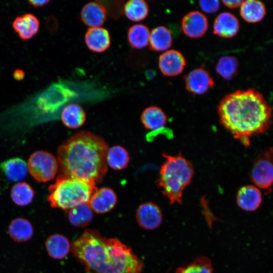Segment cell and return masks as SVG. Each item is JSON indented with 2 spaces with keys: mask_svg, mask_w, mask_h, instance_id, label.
<instances>
[{
  "mask_svg": "<svg viewBox=\"0 0 273 273\" xmlns=\"http://www.w3.org/2000/svg\"><path fill=\"white\" fill-rule=\"evenodd\" d=\"M240 24L238 18L229 12H222L215 18L213 32L220 37L231 38L239 31Z\"/></svg>",
  "mask_w": 273,
  "mask_h": 273,
  "instance_id": "obj_18",
  "label": "cell"
},
{
  "mask_svg": "<svg viewBox=\"0 0 273 273\" xmlns=\"http://www.w3.org/2000/svg\"><path fill=\"white\" fill-rule=\"evenodd\" d=\"M123 11L128 19L133 22H140L148 16L149 7L145 1L130 0L124 5Z\"/></svg>",
  "mask_w": 273,
  "mask_h": 273,
  "instance_id": "obj_29",
  "label": "cell"
},
{
  "mask_svg": "<svg viewBox=\"0 0 273 273\" xmlns=\"http://www.w3.org/2000/svg\"><path fill=\"white\" fill-rule=\"evenodd\" d=\"M96 185L62 174L49 187L48 201L51 207L66 211L81 204L88 203L93 194L98 189Z\"/></svg>",
  "mask_w": 273,
  "mask_h": 273,
  "instance_id": "obj_5",
  "label": "cell"
},
{
  "mask_svg": "<svg viewBox=\"0 0 273 273\" xmlns=\"http://www.w3.org/2000/svg\"><path fill=\"white\" fill-rule=\"evenodd\" d=\"M24 76L25 73L22 69H16L13 73L14 79L18 81L22 80L24 78Z\"/></svg>",
  "mask_w": 273,
  "mask_h": 273,
  "instance_id": "obj_36",
  "label": "cell"
},
{
  "mask_svg": "<svg viewBox=\"0 0 273 273\" xmlns=\"http://www.w3.org/2000/svg\"><path fill=\"white\" fill-rule=\"evenodd\" d=\"M272 150L265 151L255 163L250 174L252 181L258 188L271 191L273 180Z\"/></svg>",
  "mask_w": 273,
  "mask_h": 273,
  "instance_id": "obj_7",
  "label": "cell"
},
{
  "mask_svg": "<svg viewBox=\"0 0 273 273\" xmlns=\"http://www.w3.org/2000/svg\"><path fill=\"white\" fill-rule=\"evenodd\" d=\"M239 62L234 56H224L220 57L216 66V71L222 78L231 80L238 73Z\"/></svg>",
  "mask_w": 273,
  "mask_h": 273,
  "instance_id": "obj_31",
  "label": "cell"
},
{
  "mask_svg": "<svg viewBox=\"0 0 273 273\" xmlns=\"http://www.w3.org/2000/svg\"><path fill=\"white\" fill-rule=\"evenodd\" d=\"M107 14L104 5L98 2H92L83 7L80 17L83 23L89 28L100 27L106 22Z\"/></svg>",
  "mask_w": 273,
  "mask_h": 273,
  "instance_id": "obj_14",
  "label": "cell"
},
{
  "mask_svg": "<svg viewBox=\"0 0 273 273\" xmlns=\"http://www.w3.org/2000/svg\"><path fill=\"white\" fill-rule=\"evenodd\" d=\"M74 96L75 93L67 87L55 83L41 95L38 106L44 112H53Z\"/></svg>",
  "mask_w": 273,
  "mask_h": 273,
  "instance_id": "obj_8",
  "label": "cell"
},
{
  "mask_svg": "<svg viewBox=\"0 0 273 273\" xmlns=\"http://www.w3.org/2000/svg\"><path fill=\"white\" fill-rule=\"evenodd\" d=\"M201 9L205 13L212 14L218 11L220 6L219 1H200L199 2Z\"/></svg>",
  "mask_w": 273,
  "mask_h": 273,
  "instance_id": "obj_33",
  "label": "cell"
},
{
  "mask_svg": "<svg viewBox=\"0 0 273 273\" xmlns=\"http://www.w3.org/2000/svg\"><path fill=\"white\" fill-rule=\"evenodd\" d=\"M28 171L37 181L47 182L53 179L58 169L57 159L51 153L42 150L32 153L28 161Z\"/></svg>",
  "mask_w": 273,
  "mask_h": 273,
  "instance_id": "obj_6",
  "label": "cell"
},
{
  "mask_svg": "<svg viewBox=\"0 0 273 273\" xmlns=\"http://www.w3.org/2000/svg\"><path fill=\"white\" fill-rule=\"evenodd\" d=\"M48 254L53 258H64L71 250V244L64 235L54 234L50 236L45 243Z\"/></svg>",
  "mask_w": 273,
  "mask_h": 273,
  "instance_id": "obj_20",
  "label": "cell"
},
{
  "mask_svg": "<svg viewBox=\"0 0 273 273\" xmlns=\"http://www.w3.org/2000/svg\"><path fill=\"white\" fill-rule=\"evenodd\" d=\"M150 32L149 28L142 24H134L127 31V40L130 46L142 49L149 44Z\"/></svg>",
  "mask_w": 273,
  "mask_h": 273,
  "instance_id": "obj_27",
  "label": "cell"
},
{
  "mask_svg": "<svg viewBox=\"0 0 273 273\" xmlns=\"http://www.w3.org/2000/svg\"><path fill=\"white\" fill-rule=\"evenodd\" d=\"M237 203L242 209L253 211L257 209L262 201V194L257 187L246 185L241 187L237 195Z\"/></svg>",
  "mask_w": 273,
  "mask_h": 273,
  "instance_id": "obj_15",
  "label": "cell"
},
{
  "mask_svg": "<svg viewBox=\"0 0 273 273\" xmlns=\"http://www.w3.org/2000/svg\"><path fill=\"white\" fill-rule=\"evenodd\" d=\"M117 197L115 192L108 187L97 190L92 195L88 204L92 210L98 214L110 211L115 206Z\"/></svg>",
  "mask_w": 273,
  "mask_h": 273,
  "instance_id": "obj_13",
  "label": "cell"
},
{
  "mask_svg": "<svg viewBox=\"0 0 273 273\" xmlns=\"http://www.w3.org/2000/svg\"><path fill=\"white\" fill-rule=\"evenodd\" d=\"M163 156L165 161L160 169L158 185L170 204H180L184 191L194 174L193 166L180 153L176 156L163 153Z\"/></svg>",
  "mask_w": 273,
  "mask_h": 273,
  "instance_id": "obj_4",
  "label": "cell"
},
{
  "mask_svg": "<svg viewBox=\"0 0 273 273\" xmlns=\"http://www.w3.org/2000/svg\"><path fill=\"white\" fill-rule=\"evenodd\" d=\"M186 65L185 57L176 50L167 51L159 58V69L163 75L167 76H175L181 74Z\"/></svg>",
  "mask_w": 273,
  "mask_h": 273,
  "instance_id": "obj_11",
  "label": "cell"
},
{
  "mask_svg": "<svg viewBox=\"0 0 273 273\" xmlns=\"http://www.w3.org/2000/svg\"><path fill=\"white\" fill-rule=\"evenodd\" d=\"M175 273H214L212 263L206 256H199L192 263L178 267Z\"/></svg>",
  "mask_w": 273,
  "mask_h": 273,
  "instance_id": "obj_32",
  "label": "cell"
},
{
  "mask_svg": "<svg viewBox=\"0 0 273 273\" xmlns=\"http://www.w3.org/2000/svg\"><path fill=\"white\" fill-rule=\"evenodd\" d=\"M39 26L38 19L31 13L17 17L12 23L14 30L24 40L32 38L38 32Z\"/></svg>",
  "mask_w": 273,
  "mask_h": 273,
  "instance_id": "obj_17",
  "label": "cell"
},
{
  "mask_svg": "<svg viewBox=\"0 0 273 273\" xmlns=\"http://www.w3.org/2000/svg\"><path fill=\"white\" fill-rule=\"evenodd\" d=\"M50 2L49 0L42 1H29L28 3L31 5L35 8L42 7Z\"/></svg>",
  "mask_w": 273,
  "mask_h": 273,
  "instance_id": "obj_35",
  "label": "cell"
},
{
  "mask_svg": "<svg viewBox=\"0 0 273 273\" xmlns=\"http://www.w3.org/2000/svg\"><path fill=\"white\" fill-rule=\"evenodd\" d=\"M0 168L6 177L12 181L24 179L28 171L27 164L20 158H13L3 162Z\"/></svg>",
  "mask_w": 273,
  "mask_h": 273,
  "instance_id": "obj_21",
  "label": "cell"
},
{
  "mask_svg": "<svg viewBox=\"0 0 273 273\" xmlns=\"http://www.w3.org/2000/svg\"><path fill=\"white\" fill-rule=\"evenodd\" d=\"M240 15L249 23H256L261 21L266 14L264 4L256 0L244 1L240 8Z\"/></svg>",
  "mask_w": 273,
  "mask_h": 273,
  "instance_id": "obj_23",
  "label": "cell"
},
{
  "mask_svg": "<svg viewBox=\"0 0 273 273\" xmlns=\"http://www.w3.org/2000/svg\"><path fill=\"white\" fill-rule=\"evenodd\" d=\"M243 2L244 1L240 0L222 1L224 5L231 9L236 8L241 6Z\"/></svg>",
  "mask_w": 273,
  "mask_h": 273,
  "instance_id": "obj_34",
  "label": "cell"
},
{
  "mask_svg": "<svg viewBox=\"0 0 273 273\" xmlns=\"http://www.w3.org/2000/svg\"><path fill=\"white\" fill-rule=\"evenodd\" d=\"M136 219L139 225L147 230H153L162 222L163 215L159 206L153 202L140 205L136 212Z\"/></svg>",
  "mask_w": 273,
  "mask_h": 273,
  "instance_id": "obj_10",
  "label": "cell"
},
{
  "mask_svg": "<svg viewBox=\"0 0 273 273\" xmlns=\"http://www.w3.org/2000/svg\"><path fill=\"white\" fill-rule=\"evenodd\" d=\"M68 218L72 225L83 228L88 225L94 217L93 211L88 203L81 204L67 211Z\"/></svg>",
  "mask_w": 273,
  "mask_h": 273,
  "instance_id": "obj_26",
  "label": "cell"
},
{
  "mask_svg": "<svg viewBox=\"0 0 273 273\" xmlns=\"http://www.w3.org/2000/svg\"><path fill=\"white\" fill-rule=\"evenodd\" d=\"M73 254L94 273H141L143 262L131 249L115 238L86 229L72 243Z\"/></svg>",
  "mask_w": 273,
  "mask_h": 273,
  "instance_id": "obj_2",
  "label": "cell"
},
{
  "mask_svg": "<svg viewBox=\"0 0 273 273\" xmlns=\"http://www.w3.org/2000/svg\"><path fill=\"white\" fill-rule=\"evenodd\" d=\"M221 124L245 147L252 137L264 133L272 122V110L254 88L238 90L224 96L217 106Z\"/></svg>",
  "mask_w": 273,
  "mask_h": 273,
  "instance_id": "obj_1",
  "label": "cell"
},
{
  "mask_svg": "<svg viewBox=\"0 0 273 273\" xmlns=\"http://www.w3.org/2000/svg\"><path fill=\"white\" fill-rule=\"evenodd\" d=\"M34 193L33 189L28 184L21 182L13 187L11 196L16 204L20 206H25L32 202Z\"/></svg>",
  "mask_w": 273,
  "mask_h": 273,
  "instance_id": "obj_30",
  "label": "cell"
},
{
  "mask_svg": "<svg viewBox=\"0 0 273 273\" xmlns=\"http://www.w3.org/2000/svg\"><path fill=\"white\" fill-rule=\"evenodd\" d=\"M172 43V34L167 27L159 26L153 29L150 32L149 44L151 50L164 51L170 48Z\"/></svg>",
  "mask_w": 273,
  "mask_h": 273,
  "instance_id": "obj_22",
  "label": "cell"
},
{
  "mask_svg": "<svg viewBox=\"0 0 273 273\" xmlns=\"http://www.w3.org/2000/svg\"><path fill=\"white\" fill-rule=\"evenodd\" d=\"M185 83L190 93L202 95L214 86V81L209 72L201 67L193 69L186 75Z\"/></svg>",
  "mask_w": 273,
  "mask_h": 273,
  "instance_id": "obj_9",
  "label": "cell"
},
{
  "mask_svg": "<svg viewBox=\"0 0 273 273\" xmlns=\"http://www.w3.org/2000/svg\"><path fill=\"white\" fill-rule=\"evenodd\" d=\"M181 27L187 36L194 38H199L203 36L208 29V19L201 12L192 11L183 17Z\"/></svg>",
  "mask_w": 273,
  "mask_h": 273,
  "instance_id": "obj_12",
  "label": "cell"
},
{
  "mask_svg": "<svg viewBox=\"0 0 273 273\" xmlns=\"http://www.w3.org/2000/svg\"><path fill=\"white\" fill-rule=\"evenodd\" d=\"M128 151L124 147L117 145L108 150L106 154L107 165L116 170H120L127 167L129 162Z\"/></svg>",
  "mask_w": 273,
  "mask_h": 273,
  "instance_id": "obj_28",
  "label": "cell"
},
{
  "mask_svg": "<svg viewBox=\"0 0 273 273\" xmlns=\"http://www.w3.org/2000/svg\"><path fill=\"white\" fill-rule=\"evenodd\" d=\"M61 119L63 124L70 128H77L85 122L86 114L83 109L76 104H69L64 107Z\"/></svg>",
  "mask_w": 273,
  "mask_h": 273,
  "instance_id": "obj_24",
  "label": "cell"
},
{
  "mask_svg": "<svg viewBox=\"0 0 273 273\" xmlns=\"http://www.w3.org/2000/svg\"><path fill=\"white\" fill-rule=\"evenodd\" d=\"M108 146L101 137L90 132H79L69 138L58 150L57 161L62 174L96 185L107 172Z\"/></svg>",
  "mask_w": 273,
  "mask_h": 273,
  "instance_id": "obj_3",
  "label": "cell"
},
{
  "mask_svg": "<svg viewBox=\"0 0 273 273\" xmlns=\"http://www.w3.org/2000/svg\"><path fill=\"white\" fill-rule=\"evenodd\" d=\"M8 232L11 238L17 242H23L30 239L33 234L31 223L24 218H17L10 223Z\"/></svg>",
  "mask_w": 273,
  "mask_h": 273,
  "instance_id": "obj_25",
  "label": "cell"
},
{
  "mask_svg": "<svg viewBox=\"0 0 273 273\" xmlns=\"http://www.w3.org/2000/svg\"><path fill=\"white\" fill-rule=\"evenodd\" d=\"M84 40L87 48L96 53H103L111 45L109 32L101 27L88 29L85 34Z\"/></svg>",
  "mask_w": 273,
  "mask_h": 273,
  "instance_id": "obj_16",
  "label": "cell"
},
{
  "mask_svg": "<svg viewBox=\"0 0 273 273\" xmlns=\"http://www.w3.org/2000/svg\"><path fill=\"white\" fill-rule=\"evenodd\" d=\"M141 120L146 129L156 131L165 126L167 122V116L160 108L151 106L143 111Z\"/></svg>",
  "mask_w": 273,
  "mask_h": 273,
  "instance_id": "obj_19",
  "label": "cell"
}]
</instances>
